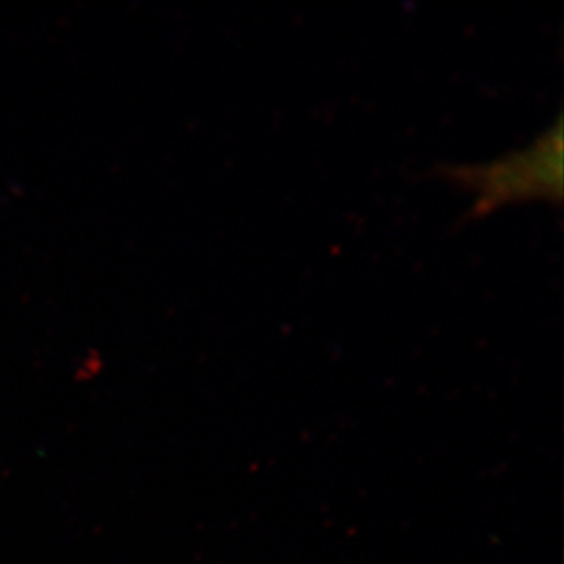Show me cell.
<instances>
[{
  "label": "cell",
  "instance_id": "1",
  "mask_svg": "<svg viewBox=\"0 0 564 564\" xmlns=\"http://www.w3.org/2000/svg\"><path fill=\"white\" fill-rule=\"evenodd\" d=\"M437 176L477 193L470 217L488 214L510 202L563 198V115L522 150L508 152L496 161L437 165Z\"/></svg>",
  "mask_w": 564,
  "mask_h": 564
}]
</instances>
